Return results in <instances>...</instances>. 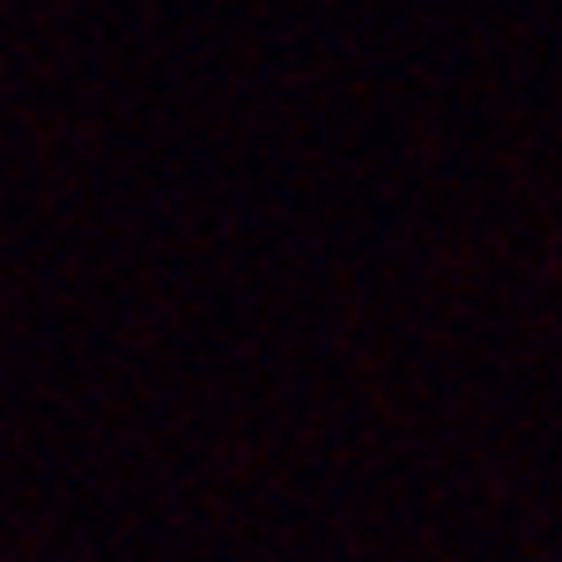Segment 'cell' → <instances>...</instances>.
Returning a JSON list of instances; mask_svg holds the SVG:
<instances>
[]
</instances>
